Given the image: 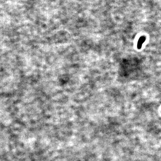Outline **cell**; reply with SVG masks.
I'll use <instances>...</instances> for the list:
<instances>
[{"label":"cell","mask_w":161,"mask_h":161,"mask_svg":"<svg viewBox=\"0 0 161 161\" xmlns=\"http://www.w3.org/2000/svg\"><path fill=\"white\" fill-rule=\"evenodd\" d=\"M145 39H146L144 36H142L139 39V40L138 42V44H137V48L138 49H140L141 47L142 44L145 41Z\"/></svg>","instance_id":"obj_1"}]
</instances>
